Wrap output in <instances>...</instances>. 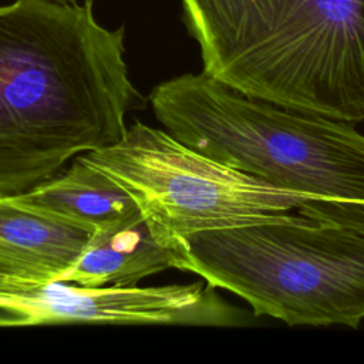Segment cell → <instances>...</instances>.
Listing matches in <instances>:
<instances>
[{"instance_id": "obj_3", "label": "cell", "mask_w": 364, "mask_h": 364, "mask_svg": "<svg viewBox=\"0 0 364 364\" xmlns=\"http://www.w3.org/2000/svg\"><path fill=\"white\" fill-rule=\"evenodd\" d=\"M149 102L189 148L303 195L318 223L364 233V135L353 124L246 97L203 71L158 84Z\"/></svg>"}, {"instance_id": "obj_2", "label": "cell", "mask_w": 364, "mask_h": 364, "mask_svg": "<svg viewBox=\"0 0 364 364\" xmlns=\"http://www.w3.org/2000/svg\"><path fill=\"white\" fill-rule=\"evenodd\" d=\"M203 73L237 92L364 121V0H182Z\"/></svg>"}, {"instance_id": "obj_7", "label": "cell", "mask_w": 364, "mask_h": 364, "mask_svg": "<svg viewBox=\"0 0 364 364\" xmlns=\"http://www.w3.org/2000/svg\"><path fill=\"white\" fill-rule=\"evenodd\" d=\"M94 230L0 193V274L24 282H63Z\"/></svg>"}, {"instance_id": "obj_8", "label": "cell", "mask_w": 364, "mask_h": 364, "mask_svg": "<svg viewBox=\"0 0 364 364\" xmlns=\"http://www.w3.org/2000/svg\"><path fill=\"white\" fill-rule=\"evenodd\" d=\"M181 255L158 240L139 210L121 223L94 230L63 282L81 287H134L162 270H181Z\"/></svg>"}, {"instance_id": "obj_4", "label": "cell", "mask_w": 364, "mask_h": 364, "mask_svg": "<svg viewBox=\"0 0 364 364\" xmlns=\"http://www.w3.org/2000/svg\"><path fill=\"white\" fill-rule=\"evenodd\" d=\"M181 270L246 300L256 316L289 326L364 318V233L314 222H263L192 232L175 245Z\"/></svg>"}, {"instance_id": "obj_5", "label": "cell", "mask_w": 364, "mask_h": 364, "mask_svg": "<svg viewBox=\"0 0 364 364\" xmlns=\"http://www.w3.org/2000/svg\"><path fill=\"white\" fill-rule=\"evenodd\" d=\"M80 156L125 189L158 240L173 250L192 232L300 215L317 222L314 205L303 195L226 166L142 122L115 144Z\"/></svg>"}, {"instance_id": "obj_11", "label": "cell", "mask_w": 364, "mask_h": 364, "mask_svg": "<svg viewBox=\"0 0 364 364\" xmlns=\"http://www.w3.org/2000/svg\"><path fill=\"white\" fill-rule=\"evenodd\" d=\"M58 3H65V4H82V3H92V0H54Z\"/></svg>"}, {"instance_id": "obj_9", "label": "cell", "mask_w": 364, "mask_h": 364, "mask_svg": "<svg viewBox=\"0 0 364 364\" xmlns=\"http://www.w3.org/2000/svg\"><path fill=\"white\" fill-rule=\"evenodd\" d=\"M18 196L92 230L121 223L139 212L125 189L81 156L67 172L54 175Z\"/></svg>"}, {"instance_id": "obj_10", "label": "cell", "mask_w": 364, "mask_h": 364, "mask_svg": "<svg viewBox=\"0 0 364 364\" xmlns=\"http://www.w3.org/2000/svg\"><path fill=\"white\" fill-rule=\"evenodd\" d=\"M0 327H24V323L21 318L9 314L6 311L0 313Z\"/></svg>"}, {"instance_id": "obj_6", "label": "cell", "mask_w": 364, "mask_h": 364, "mask_svg": "<svg viewBox=\"0 0 364 364\" xmlns=\"http://www.w3.org/2000/svg\"><path fill=\"white\" fill-rule=\"evenodd\" d=\"M0 311L24 326L100 323L226 327L245 313L226 303L216 287L196 282L159 287H81L67 282H24L0 274Z\"/></svg>"}, {"instance_id": "obj_1", "label": "cell", "mask_w": 364, "mask_h": 364, "mask_svg": "<svg viewBox=\"0 0 364 364\" xmlns=\"http://www.w3.org/2000/svg\"><path fill=\"white\" fill-rule=\"evenodd\" d=\"M124 53V28L101 26L92 3L0 6L1 195L27 192L125 135L139 94Z\"/></svg>"}]
</instances>
